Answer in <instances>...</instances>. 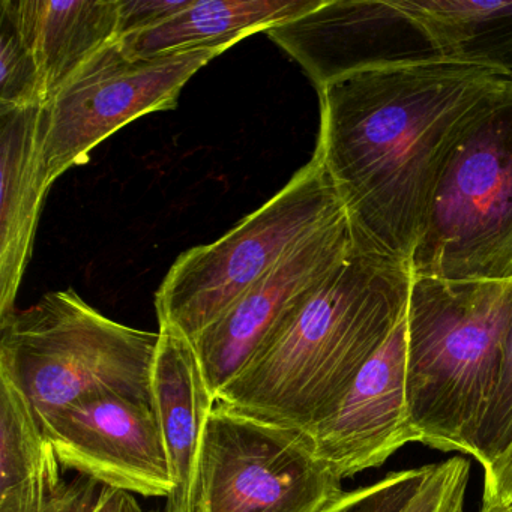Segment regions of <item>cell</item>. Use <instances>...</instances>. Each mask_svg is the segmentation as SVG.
<instances>
[{
  "instance_id": "9a60e30c",
  "label": "cell",
  "mask_w": 512,
  "mask_h": 512,
  "mask_svg": "<svg viewBox=\"0 0 512 512\" xmlns=\"http://www.w3.org/2000/svg\"><path fill=\"white\" fill-rule=\"evenodd\" d=\"M40 68L47 101L118 40L119 0H0Z\"/></svg>"
},
{
  "instance_id": "9c48e42d",
  "label": "cell",
  "mask_w": 512,
  "mask_h": 512,
  "mask_svg": "<svg viewBox=\"0 0 512 512\" xmlns=\"http://www.w3.org/2000/svg\"><path fill=\"white\" fill-rule=\"evenodd\" d=\"M64 469L145 497H169L173 478L154 406L125 395H88L40 419Z\"/></svg>"
},
{
  "instance_id": "8fae6325",
  "label": "cell",
  "mask_w": 512,
  "mask_h": 512,
  "mask_svg": "<svg viewBox=\"0 0 512 512\" xmlns=\"http://www.w3.org/2000/svg\"><path fill=\"white\" fill-rule=\"evenodd\" d=\"M266 34L317 91L356 71L437 58L404 0H322Z\"/></svg>"
},
{
  "instance_id": "603a6c76",
  "label": "cell",
  "mask_w": 512,
  "mask_h": 512,
  "mask_svg": "<svg viewBox=\"0 0 512 512\" xmlns=\"http://www.w3.org/2000/svg\"><path fill=\"white\" fill-rule=\"evenodd\" d=\"M193 0H119L118 40L160 28Z\"/></svg>"
},
{
  "instance_id": "8992f818",
  "label": "cell",
  "mask_w": 512,
  "mask_h": 512,
  "mask_svg": "<svg viewBox=\"0 0 512 512\" xmlns=\"http://www.w3.org/2000/svg\"><path fill=\"white\" fill-rule=\"evenodd\" d=\"M410 268L443 280L512 281V83L455 149Z\"/></svg>"
},
{
  "instance_id": "52a82bcc",
  "label": "cell",
  "mask_w": 512,
  "mask_h": 512,
  "mask_svg": "<svg viewBox=\"0 0 512 512\" xmlns=\"http://www.w3.org/2000/svg\"><path fill=\"white\" fill-rule=\"evenodd\" d=\"M229 46L155 58L125 52L119 40L98 53L41 107L44 182L88 163L92 149L148 113L176 109L182 89Z\"/></svg>"
},
{
  "instance_id": "83f0119b",
  "label": "cell",
  "mask_w": 512,
  "mask_h": 512,
  "mask_svg": "<svg viewBox=\"0 0 512 512\" xmlns=\"http://www.w3.org/2000/svg\"><path fill=\"white\" fill-rule=\"evenodd\" d=\"M506 508H508V509H509V511H511V512H512V503H511V505L506 506Z\"/></svg>"
},
{
  "instance_id": "4fadbf2b",
  "label": "cell",
  "mask_w": 512,
  "mask_h": 512,
  "mask_svg": "<svg viewBox=\"0 0 512 512\" xmlns=\"http://www.w3.org/2000/svg\"><path fill=\"white\" fill-rule=\"evenodd\" d=\"M152 370V406L160 422L173 490L166 512H197L200 457L217 398L209 389L191 340L160 328Z\"/></svg>"
},
{
  "instance_id": "7402d4cb",
  "label": "cell",
  "mask_w": 512,
  "mask_h": 512,
  "mask_svg": "<svg viewBox=\"0 0 512 512\" xmlns=\"http://www.w3.org/2000/svg\"><path fill=\"white\" fill-rule=\"evenodd\" d=\"M470 464L463 457L431 464L421 490L403 512H464Z\"/></svg>"
},
{
  "instance_id": "484cf974",
  "label": "cell",
  "mask_w": 512,
  "mask_h": 512,
  "mask_svg": "<svg viewBox=\"0 0 512 512\" xmlns=\"http://www.w3.org/2000/svg\"><path fill=\"white\" fill-rule=\"evenodd\" d=\"M94 512H145L133 494L128 491L116 490L112 487H101L100 497Z\"/></svg>"
},
{
  "instance_id": "5b68a950",
  "label": "cell",
  "mask_w": 512,
  "mask_h": 512,
  "mask_svg": "<svg viewBox=\"0 0 512 512\" xmlns=\"http://www.w3.org/2000/svg\"><path fill=\"white\" fill-rule=\"evenodd\" d=\"M343 214L331 179L311 158L223 238L176 259L155 293L160 328L196 340L293 248Z\"/></svg>"
},
{
  "instance_id": "ac0fdd59",
  "label": "cell",
  "mask_w": 512,
  "mask_h": 512,
  "mask_svg": "<svg viewBox=\"0 0 512 512\" xmlns=\"http://www.w3.org/2000/svg\"><path fill=\"white\" fill-rule=\"evenodd\" d=\"M437 58L512 74V0H404Z\"/></svg>"
},
{
  "instance_id": "d6986e66",
  "label": "cell",
  "mask_w": 512,
  "mask_h": 512,
  "mask_svg": "<svg viewBox=\"0 0 512 512\" xmlns=\"http://www.w3.org/2000/svg\"><path fill=\"white\" fill-rule=\"evenodd\" d=\"M46 103V86L31 49L13 20L0 13V107L28 109Z\"/></svg>"
},
{
  "instance_id": "4316f807",
  "label": "cell",
  "mask_w": 512,
  "mask_h": 512,
  "mask_svg": "<svg viewBox=\"0 0 512 512\" xmlns=\"http://www.w3.org/2000/svg\"><path fill=\"white\" fill-rule=\"evenodd\" d=\"M481 512H511L508 508H493V509H484L481 508Z\"/></svg>"
},
{
  "instance_id": "5bb4252c",
  "label": "cell",
  "mask_w": 512,
  "mask_h": 512,
  "mask_svg": "<svg viewBox=\"0 0 512 512\" xmlns=\"http://www.w3.org/2000/svg\"><path fill=\"white\" fill-rule=\"evenodd\" d=\"M41 107H0V319L17 310L50 190L41 163Z\"/></svg>"
},
{
  "instance_id": "ba28073f",
  "label": "cell",
  "mask_w": 512,
  "mask_h": 512,
  "mask_svg": "<svg viewBox=\"0 0 512 512\" xmlns=\"http://www.w3.org/2000/svg\"><path fill=\"white\" fill-rule=\"evenodd\" d=\"M310 434L217 403L200 457L197 512H325L344 494Z\"/></svg>"
},
{
  "instance_id": "44dd1931",
  "label": "cell",
  "mask_w": 512,
  "mask_h": 512,
  "mask_svg": "<svg viewBox=\"0 0 512 512\" xmlns=\"http://www.w3.org/2000/svg\"><path fill=\"white\" fill-rule=\"evenodd\" d=\"M430 466L398 470L358 490L344 491L325 512H403L421 490Z\"/></svg>"
},
{
  "instance_id": "30bf717a",
  "label": "cell",
  "mask_w": 512,
  "mask_h": 512,
  "mask_svg": "<svg viewBox=\"0 0 512 512\" xmlns=\"http://www.w3.org/2000/svg\"><path fill=\"white\" fill-rule=\"evenodd\" d=\"M355 251L349 218L340 215L293 248L220 319L191 341L215 398L268 335Z\"/></svg>"
},
{
  "instance_id": "7c38bea8",
  "label": "cell",
  "mask_w": 512,
  "mask_h": 512,
  "mask_svg": "<svg viewBox=\"0 0 512 512\" xmlns=\"http://www.w3.org/2000/svg\"><path fill=\"white\" fill-rule=\"evenodd\" d=\"M407 322L362 367L322 424L310 431L317 457L341 479L382 466L398 449L419 443L407 406Z\"/></svg>"
},
{
  "instance_id": "e0dca14e",
  "label": "cell",
  "mask_w": 512,
  "mask_h": 512,
  "mask_svg": "<svg viewBox=\"0 0 512 512\" xmlns=\"http://www.w3.org/2000/svg\"><path fill=\"white\" fill-rule=\"evenodd\" d=\"M64 482L31 400L0 367V512H41Z\"/></svg>"
},
{
  "instance_id": "2e32d148",
  "label": "cell",
  "mask_w": 512,
  "mask_h": 512,
  "mask_svg": "<svg viewBox=\"0 0 512 512\" xmlns=\"http://www.w3.org/2000/svg\"><path fill=\"white\" fill-rule=\"evenodd\" d=\"M322 0H193L160 28L122 38L125 52L155 58L203 47H233L314 10Z\"/></svg>"
},
{
  "instance_id": "3957f363",
  "label": "cell",
  "mask_w": 512,
  "mask_h": 512,
  "mask_svg": "<svg viewBox=\"0 0 512 512\" xmlns=\"http://www.w3.org/2000/svg\"><path fill=\"white\" fill-rule=\"evenodd\" d=\"M512 316V281L413 275L407 302V406L419 443L472 455Z\"/></svg>"
},
{
  "instance_id": "d4e9b609",
  "label": "cell",
  "mask_w": 512,
  "mask_h": 512,
  "mask_svg": "<svg viewBox=\"0 0 512 512\" xmlns=\"http://www.w3.org/2000/svg\"><path fill=\"white\" fill-rule=\"evenodd\" d=\"M512 503V445L484 470L482 508H506Z\"/></svg>"
},
{
  "instance_id": "cb8c5ba5",
  "label": "cell",
  "mask_w": 512,
  "mask_h": 512,
  "mask_svg": "<svg viewBox=\"0 0 512 512\" xmlns=\"http://www.w3.org/2000/svg\"><path fill=\"white\" fill-rule=\"evenodd\" d=\"M98 485L88 476L77 475L56 490L41 512H94L101 491Z\"/></svg>"
},
{
  "instance_id": "277c9868",
  "label": "cell",
  "mask_w": 512,
  "mask_h": 512,
  "mask_svg": "<svg viewBox=\"0 0 512 512\" xmlns=\"http://www.w3.org/2000/svg\"><path fill=\"white\" fill-rule=\"evenodd\" d=\"M158 343L160 332L115 322L73 289L0 319V367L16 377L38 419L104 392L152 404Z\"/></svg>"
},
{
  "instance_id": "6da1fadb",
  "label": "cell",
  "mask_w": 512,
  "mask_h": 512,
  "mask_svg": "<svg viewBox=\"0 0 512 512\" xmlns=\"http://www.w3.org/2000/svg\"><path fill=\"white\" fill-rule=\"evenodd\" d=\"M511 83L497 68L430 58L356 71L317 91L313 157L358 253L410 268L455 149Z\"/></svg>"
},
{
  "instance_id": "ffe728a7",
  "label": "cell",
  "mask_w": 512,
  "mask_h": 512,
  "mask_svg": "<svg viewBox=\"0 0 512 512\" xmlns=\"http://www.w3.org/2000/svg\"><path fill=\"white\" fill-rule=\"evenodd\" d=\"M512 445V316L503 341L502 362L493 397L476 434L472 457L487 470Z\"/></svg>"
},
{
  "instance_id": "7a4b0ae2",
  "label": "cell",
  "mask_w": 512,
  "mask_h": 512,
  "mask_svg": "<svg viewBox=\"0 0 512 512\" xmlns=\"http://www.w3.org/2000/svg\"><path fill=\"white\" fill-rule=\"evenodd\" d=\"M413 272L355 253L284 319L217 403L310 433L406 316Z\"/></svg>"
}]
</instances>
